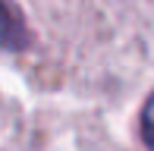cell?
Segmentation results:
<instances>
[{
	"instance_id": "6da1fadb",
	"label": "cell",
	"mask_w": 154,
	"mask_h": 151,
	"mask_svg": "<svg viewBox=\"0 0 154 151\" xmlns=\"http://www.w3.org/2000/svg\"><path fill=\"white\" fill-rule=\"evenodd\" d=\"M29 44H32V32L25 25L22 13L10 0H0V51L3 54H22Z\"/></svg>"
},
{
	"instance_id": "7a4b0ae2",
	"label": "cell",
	"mask_w": 154,
	"mask_h": 151,
	"mask_svg": "<svg viewBox=\"0 0 154 151\" xmlns=\"http://www.w3.org/2000/svg\"><path fill=\"white\" fill-rule=\"evenodd\" d=\"M138 126H142V142L148 145V151H154V91L148 94V101H145V107H142Z\"/></svg>"
}]
</instances>
